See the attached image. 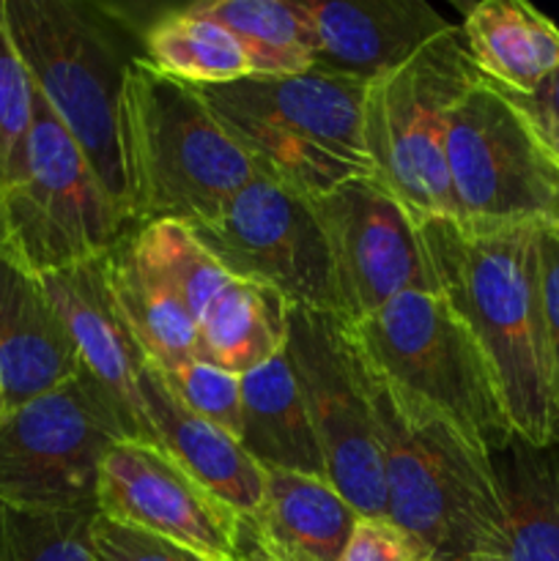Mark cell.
I'll use <instances>...</instances> for the list:
<instances>
[{
    "label": "cell",
    "mask_w": 559,
    "mask_h": 561,
    "mask_svg": "<svg viewBox=\"0 0 559 561\" xmlns=\"http://www.w3.org/2000/svg\"><path fill=\"white\" fill-rule=\"evenodd\" d=\"M157 367V365H153ZM170 392L190 411L214 422L239 438L241 433V378L197 359H181L157 367Z\"/></svg>",
    "instance_id": "30"
},
{
    "label": "cell",
    "mask_w": 559,
    "mask_h": 561,
    "mask_svg": "<svg viewBox=\"0 0 559 561\" xmlns=\"http://www.w3.org/2000/svg\"><path fill=\"white\" fill-rule=\"evenodd\" d=\"M447 181L453 222L466 233L559 225V162L482 77L449 118Z\"/></svg>",
    "instance_id": "10"
},
{
    "label": "cell",
    "mask_w": 559,
    "mask_h": 561,
    "mask_svg": "<svg viewBox=\"0 0 559 561\" xmlns=\"http://www.w3.org/2000/svg\"><path fill=\"white\" fill-rule=\"evenodd\" d=\"M312 206L332 252L345 323L365 321L411 290H436L420 222L376 179L349 181Z\"/></svg>",
    "instance_id": "13"
},
{
    "label": "cell",
    "mask_w": 559,
    "mask_h": 561,
    "mask_svg": "<svg viewBox=\"0 0 559 561\" xmlns=\"http://www.w3.org/2000/svg\"><path fill=\"white\" fill-rule=\"evenodd\" d=\"M38 279L64 318L85 370L118 398V403L140 427L142 442H148L140 400V373L148 359L115 305L113 290L104 277L102 257L64 272L44 274Z\"/></svg>",
    "instance_id": "18"
},
{
    "label": "cell",
    "mask_w": 559,
    "mask_h": 561,
    "mask_svg": "<svg viewBox=\"0 0 559 561\" xmlns=\"http://www.w3.org/2000/svg\"><path fill=\"white\" fill-rule=\"evenodd\" d=\"M285 356L327 460L329 482L360 518H387L376 420L360 354L345 321L332 312L288 307Z\"/></svg>",
    "instance_id": "11"
},
{
    "label": "cell",
    "mask_w": 559,
    "mask_h": 561,
    "mask_svg": "<svg viewBox=\"0 0 559 561\" xmlns=\"http://www.w3.org/2000/svg\"><path fill=\"white\" fill-rule=\"evenodd\" d=\"M460 27L433 38L414 58L367 82L362 135L373 179L417 219H453L447 129L455 107L480 80Z\"/></svg>",
    "instance_id": "8"
},
{
    "label": "cell",
    "mask_w": 559,
    "mask_h": 561,
    "mask_svg": "<svg viewBox=\"0 0 559 561\" xmlns=\"http://www.w3.org/2000/svg\"><path fill=\"white\" fill-rule=\"evenodd\" d=\"M99 510H20L0 504V561H96L93 518Z\"/></svg>",
    "instance_id": "28"
},
{
    "label": "cell",
    "mask_w": 559,
    "mask_h": 561,
    "mask_svg": "<svg viewBox=\"0 0 559 561\" xmlns=\"http://www.w3.org/2000/svg\"><path fill=\"white\" fill-rule=\"evenodd\" d=\"M362 362V359H360ZM384 458L387 518L431 561H482L504 537V499L491 455L362 362Z\"/></svg>",
    "instance_id": "3"
},
{
    "label": "cell",
    "mask_w": 559,
    "mask_h": 561,
    "mask_svg": "<svg viewBox=\"0 0 559 561\" xmlns=\"http://www.w3.org/2000/svg\"><path fill=\"white\" fill-rule=\"evenodd\" d=\"M504 96L524 115L543 148L559 162V66L526 96H515V93H504Z\"/></svg>",
    "instance_id": "34"
},
{
    "label": "cell",
    "mask_w": 559,
    "mask_h": 561,
    "mask_svg": "<svg viewBox=\"0 0 559 561\" xmlns=\"http://www.w3.org/2000/svg\"><path fill=\"white\" fill-rule=\"evenodd\" d=\"M36 115V85L11 42L0 0V190L14 181Z\"/></svg>",
    "instance_id": "29"
},
{
    "label": "cell",
    "mask_w": 559,
    "mask_h": 561,
    "mask_svg": "<svg viewBox=\"0 0 559 561\" xmlns=\"http://www.w3.org/2000/svg\"><path fill=\"white\" fill-rule=\"evenodd\" d=\"M140 44L146 64L186 85H217L252 75L239 42L190 5L148 22Z\"/></svg>",
    "instance_id": "26"
},
{
    "label": "cell",
    "mask_w": 559,
    "mask_h": 561,
    "mask_svg": "<svg viewBox=\"0 0 559 561\" xmlns=\"http://www.w3.org/2000/svg\"><path fill=\"white\" fill-rule=\"evenodd\" d=\"M345 327L373 376L488 455L518 438L486 351L438 290H411Z\"/></svg>",
    "instance_id": "6"
},
{
    "label": "cell",
    "mask_w": 559,
    "mask_h": 561,
    "mask_svg": "<svg viewBox=\"0 0 559 561\" xmlns=\"http://www.w3.org/2000/svg\"><path fill=\"white\" fill-rule=\"evenodd\" d=\"M142 438L129 411L88 370L0 420V504L96 510L110 447Z\"/></svg>",
    "instance_id": "9"
},
{
    "label": "cell",
    "mask_w": 559,
    "mask_h": 561,
    "mask_svg": "<svg viewBox=\"0 0 559 561\" xmlns=\"http://www.w3.org/2000/svg\"><path fill=\"white\" fill-rule=\"evenodd\" d=\"M360 513L321 477L263 469V499L241 518V559L340 561Z\"/></svg>",
    "instance_id": "17"
},
{
    "label": "cell",
    "mask_w": 559,
    "mask_h": 561,
    "mask_svg": "<svg viewBox=\"0 0 559 561\" xmlns=\"http://www.w3.org/2000/svg\"><path fill=\"white\" fill-rule=\"evenodd\" d=\"M3 16L38 96L132 219L124 88L129 66L142 58V31L118 9L88 0H3Z\"/></svg>",
    "instance_id": "2"
},
{
    "label": "cell",
    "mask_w": 559,
    "mask_h": 561,
    "mask_svg": "<svg viewBox=\"0 0 559 561\" xmlns=\"http://www.w3.org/2000/svg\"><path fill=\"white\" fill-rule=\"evenodd\" d=\"M288 307L269 285L230 277L197 318L195 359L239 378L277 359L288 343Z\"/></svg>",
    "instance_id": "23"
},
{
    "label": "cell",
    "mask_w": 559,
    "mask_h": 561,
    "mask_svg": "<svg viewBox=\"0 0 559 561\" xmlns=\"http://www.w3.org/2000/svg\"><path fill=\"white\" fill-rule=\"evenodd\" d=\"M192 233L233 277L277 290L290 307L340 316L332 252L316 206L255 173L214 219Z\"/></svg>",
    "instance_id": "12"
},
{
    "label": "cell",
    "mask_w": 559,
    "mask_h": 561,
    "mask_svg": "<svg viewBox=\"0 0 559 561\" xmlns=\"http://www.w3.org/2000/svg\"><path fill=\"white\" fill-rule=\"evenodd\" d=\"M436 290L486 351L521 442L557 436L554 376L537 272V228L466 233L453 219L420 222Z\"/></svg>",
    "instance_id": "1"
},
{
    "label": "cell",
    "mask_w": 559,
    "mask_h": 561,
    "mask_svg": "<svg viewBox=\"0 0 559 561\" xmlns=\"http://www.w3.org/2000/svg\"><path fill=\"white\" fill-rule=\"evenodd\" d=\"M340 561H431L389 518H360Z\"/></svg>",
    "instance_id": "33"
},
{
    "label": "cell",
    "mask_w": 559,
    "mask_h": 561,
    "mask_svg": "<svg viewBox=\"0 0 559 561\" xmlns=\"http://www.w3.org/2000/svg\"><path fill=\"white\" fill-rule=\"evenodd\" d=\"M471 64L499 91L526 96L559 66V25L524 0H480L464 16Z\"/></svg>",
    "instance_id": "20"
},
{
    "label": "cell",
    "mask_w": 559,
    "mask_h": 561,
    "mask_svg": "<svg viewBox=\"0 0 559 561\" xmlns=\"http://www.w3.org/2000/svg\"><path fill=\"white\" fill-rule=\"evenodd\" d=\"M316 33V66L360 82L378 80L444 36L453 22L425 0H301Z\"/></svg>",
    "instance_id": "15"
},
{
    "label": "cell",
    "mask_w": 559,
    "mask_h": 561,
    "mask_svg": "<svg viewBox=\"0 0 559 561\" xmlns=\"http://www.w3.org/2000/svg\"><path fill=\"white\" fill-rule=\"evenodd\" d=\"M192 88L258 173L307 201L349 181L373 179L362 135L367 82L310 69Z\"/></svg>",
    "instance_id": "4"
},
{
    "label": "cell",
    "mask_w": 559,
    "mask_h": 561,
    "mask_svg": "<svg viewBox=\"0 0 559 561\" xmlns=\"http://www.w3.org/2000/svg\"><path fill=\"white\" fill-rule=\"evenodd\" d=\"M124 162L135 225H201L258 173L197 91L137 58L124 88Z\"/></svg>",
    "instance_id": "5"
},
{
    "label": "cell",
    "mask_w": 559,
    "mask_h": 561,
    "mask_svg": "<svg viewBox=\"0 0 559 561\" xmlns=\"http://www.w3.org/2000/svg\"><path fill=\"white\" fill-rule=\"evenodd\" d=\"M93 559L96 561H225L186 548L168 537L118 524L107 515L93 518Z\"/></svg>",
    "instance_id": "31"
},
{
    "label": "cell",
    "mask_w": 559,
    "mask_h": 561,
    "mask_svg": "<svg viewBox=\"0 0 559 561\" xmlns=\"http://www.w3.org/2000/svg\"><path fill=\"white\" fill-rule=\"evenodd\" d=\"M239 444L261 469L329 480L327 460L285 351L277 359L241 376Z\"/></svg>",
    "instance_id": "21"
},
{
    "label": "cell",
    "mask_w": 559,
    "mask_h": 561,
    "mask_svg": "<svg viewBox=\"0 0 559 561\" xmlns=\"http://www.w3.org/2000/svg\"><path fill=\"white\" fill-rule=\"evenodd\" d=\"M126 241L135 261L186 307L195 323L208 301L233 277L203 247L190 225L148 222L132 230Z\"/></svg>",
    "instance_id": "27"
},
{
    "label": "cell",
    "mask_w": 559,
    "mask_h": 561,
    "mask_svg": "<svg viewBox=\"0 0 559 561\" xmlns=\"http://www.w3.org/2000/svg\"><path fill=\"white\" fill-rule=\"evenodd\" d=\"M244 561H272V559H244Z\"/></svg>",
    "instance_id": "35"
},
{
    "label": "cell",
    "mask_w": 559,
    "mask_h": 561,
    "mask_svg": "<svg viewBox=\"0 0 559 561\" xmlns=\"http://www.w3.org/2000/svg\"><path fill=\"white\" fill-rule=\"evenodd\" d=\"M491 463L504 499V537L482 561H559V444L513 438Z\"/></svg>",
    "instance_id": "22"
},
{
    "label": "cell",
    "mask_w": 559,
    "mask_h": 561,
    "mask_svg": "<svg viewBox=\"0 0 559 561\" xmlns=\"http://www.w3.org/2000/svg\"><path fill=\"white\" fill-rule=\"evenodd\" d=\"M190 9L239 42L252 75H301L316 66V33L301 0H203Z\"/></svg>",
    "instance_id": "24"
},
{
    "label": "cell",
    "mask_w": 559,
    "mask_h": 561,
    "mask_svg": "<svg viewBox=\"0 0 559 561\" xmlns=\"http://www.w3.org/2000/svg\"><path fill=\"white\" fill-rule=\"evenodd\" d=\"M126 239L102 255L104 277L126 327L132 329L151 365L164 367L181 359H195V318L135 261Z\"/></svg>",
    "instance_id": "25"
},
{
    "label": "cell",
    "mask_w": 559,
    "mask_h": 561,
    "mask_svg": "<svg viewBox=\"0 0 559 561\" xmlns=\"http://www.w3.org/2000/svg\"><path fill=\"white\" fill-rule=\"evenodd\" d=\"M537 272H540V305L554 376V411H557L554 444H559V225L537 228Z\"/></svg>",
    "instance_id": "32"
},
{
    "label": "cell",
    "mask_w": 559,
    "mask_h": 561,
    "mask_svg": "<svg viewBox=\"0 0 559 561\" xmlns=\"http://www.w3.org/2000/svg\"><path fill=\"white\" fill-rule=\"evenodd\" d=\"M85 370L42 279L0 257V420Z\"/></svg>",
    "instance_id": "16"
},
{
    "label": "cell",
    "mask_w": 559,
    "mask_h": 561,
    "mask_svg": "<svg viewBox=\"0 0 559 561\" xmlns=\"http://www.w3.org/2000/svg\"><path fill=\"white\" fill-rule=\"evenodd\" d=\"M140 400L148 442L164 449L241 518L255 513L263 499V469L247 455L239 438L186 409L151 362L140 373Z\"/></svg>",
    "instance_id": "19"
},
{
    "label": "cell",
    "mask_w": 559,
    "mask_h": 561,
    "mask_svg": "<svg viewBox=\"0 0 559 561\" xmlns=\"http://www.w3.org/2000/svg\"><path fill=\"white\" fill-rule=\"evenodd\" d=\"M135 230L36 91L20 173L0 190V257L44 277L107 255Z\"/></svg>",
    "instance_id": "7"
},
{
    "label": "cell",
    "mask_w": 559,
    "mask_h": 561,
    "mask_svg": "<svg viewBox=\"0 0 559 561\" xmlns=\"http://www.w3.org/2000/svg\"><path fill=\"white\" fill-rule=\"evenodd\" d=\"M96 510L208 557L241 559V515L142 438H124L104 455Z\"/></svg>",
    "instance_id": "14"
}]
</instances>
